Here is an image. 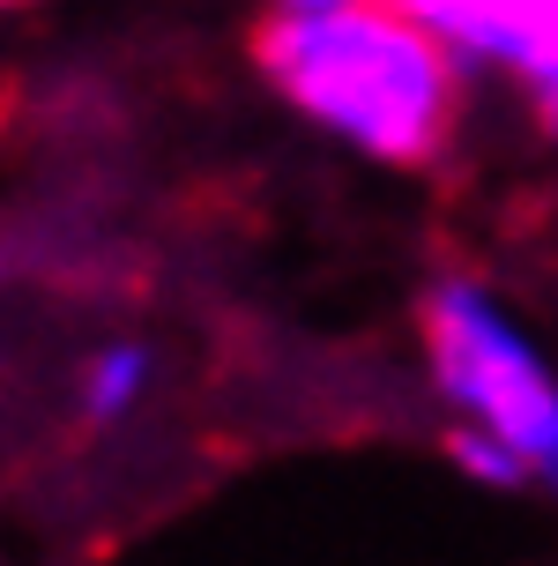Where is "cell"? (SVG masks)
<instances>
[{
  "label": "cell",
  "mask_w": 558,
  "mask_h": 566,
  "mask_svg": "<svg viewBox=\"0 0 558 566\" xmlns=\"http://www.w3.org/2000/svg\"><path fill=\"white\" fill-rule=\"evenodd\" d=\"M0 8H15V0H0Z\"/></svg>",
  "instance_id": "obj_8"
},
{
  "label": "cell",
  "mask_w": 558,
  "mask_h": 566,
  "mask_svg": "<svg viewBox=\"0 0 558 566\" xmlns=\"http://www.w3.org/2000/svg\"><path fill=\"white\" fill-rule=\"evenodd\" d=\"M522 97H529L536 127H544V142H558V67H544L536 83H522Z\"/></svg>",
  "instance_id": "obj_6"
},
{
  "label": "cell",
  "mask_w": 558,
  "mask_h": 566,
  "mask_svg": "<svg viewBox=\"0 0 558 566\" xmlns=\"http://www.w3.org/2000/svg\"><path fill=\"white\" fill-rule=\"evenodd\" d=\"M253 60L291 113L343 142L350 157L388 171L440 165L462 135L470 67L402 8V0H350L320 15H269Z\"/></svg>",
  "instance_id": "obj_1"
},
{
  "label": "cell",
  "mask_w": 558,
  "mask_h": 566,
  "mask_svg": "<svg viewBox=\"0 0 558 566\" xmlns=\"http://www.w3.org/2000/svg\"><path fill=\"white\" fill-rule=\"evenodd\" d=\"M470 75L536 83L558 67V0H402Z\"/></svg>",
  "instance_id": "obj_3"
},
{
  "label": "cell",
  "mask_w": 558,
  "mask_h": 566,
  "mask_svg": "<svg viewBox=\"0 0 558 566\" xmlns=\"http://www.w3.org/2000/svg\"><path fill=\"white\" fill-rule=\"evenodd\" d=\"M320 8H350V0H269V15H320Z\"/></svg>",
  "instance_id": "obj_7"
},
{
  "label": "cell",
  "mask_w": 558,
  "mask_h": 566,
  "mask_svg": "<svg viewBox=\"0 0 558 566\" xmlns=\"http://www.w3.org/2000/svg\"><path fill=\"white\" fill-rule=\"evenodd\" d=\"M141 396H149V350H141V343H105L83 366V418L90 424L127 418Z\"/></svg>",
  "instance_id": "obj_4"
},
{
  "label": "cell",
  "mask_w": 558,
  "mask_h": 566,
  "mask_svg": "<svg viewBox=\"0 0 558 566\" xmlns=\"http://www.w3.org/2000/svg\"><path fill=\"white\" fill-rule=\"evenodd\" d=\"M446 454H454V462H462V470H470L476 484H506V492H514V484H536L529 470H522V454L499 448V440H484V432H470V424H454Z\"/></svg>",
  "instance_id": "obj_5"
},
{
  "label": "cell",
  "mask_w": 558,
  "mask_h": 566,
  "mask_svg": "<svg viewBox=\"0 0 558 566\" xmlns=\"http://www.w3.org/2000/svg\"><path fill=\"white\" fill-rule=\"evenodd\" d=\"M418 336L446 410L514 448L536 484H558V373L529 328L476 276H440L418 306Z\"/></svg>",
  "instance_id": "obj_2"
}]
</instances>
